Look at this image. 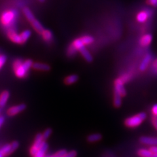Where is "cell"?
Here are the masks:
<instances>
[{
	"label": "cell",
	"instance_id": "1",
	"mask_svg": "<svg viewBox=\"0 0 157 157\" xmlns=\"http://www.w3.org/2000/svg\"><path fill=\"white\" fill-rule=\"evenodd\" d=\"M33 63L32 60L29 59L25 61L17 59L13 63V70L16 76L18 78H25L29 69L32 67Z\"/></svg>",
	"mask_w": 157,
	"mask_h": 157
},
{
	"label": "cell",
	"instance_id": "2",
	"mask_svg": "<svg viewBox=\"0 0 157 157\" xmlns=\"http://www.w3.org/2000/svg\"><path fill=\"white\" fill-rule=\"evenodd\" d=\"M147 118V115L144 112H141L140 113L128 117L124 121V124L127 127L136 128L141 124Z\"/></svg>",
	"mask_w": 157,
	"mask_h": 157
},
{
	"label": "cell",
	"instance_id": "3",
	"mask_svg": "<svg viewBox=\"0 0 157 157\" xmlns=\"http://www.w3.org/2000/svg\"><path fill=\"white\" fill-rule=\"evenodd\" d=\"M17 18V12L15 11H7L4 12L1 18V21L3 24V25L9 27L10 26L13 25V24L15 22V20Z\"/></svg>",
	"mask_w": 157,
	"mask_h": 157
},
{
	"label": "cell",
	"instance_id": "4",
	"mask_svg": "<svg viewBox=\"0 0 157 157\" xmlns=\"http://www.w3.org/2000/svg\"><path fill=\"white\" fill-rule=\"evenodd\" d=\"M19 147V143L17 141H13L11 144H7L3 146L0 150V153L4 156H7L13 153L14 151H15Z\"/></svg>",
	"mask_w": 157,
	"mask_h": 157
},
{
	"label": "cell",
	"instance_id": "5",
	"mask_svg": "<svg viewBox=\"0 0 157 157\" xmlns=\"http://www.w3.org/2000/svg\"><path fill=\"white\" fill-rule=\"evenodd\" d=\"M45 141L43 140V134H37L36 135V139L35 141H34V143L33 144V145L32 146L30 151V155L32 156H34L36 155V153H37V151L39 150V149L40 148L41 146L42 145L43 141Z\"/></svg>",
	"mask_w": 157,
	"mask_h": 157
},
{
	"label": "cell",
	"instance_id": "6",
	"mask_svg": "<svg viewBox=\"0 0 157 157\" xmlns=\"http://www.w3.org/2000/svg\"><path fill=\"white\" fill-rule=\"evenodd\" d=\"M124 82L122 81L121 78H117L115 81V91L123 97L126 95V92L124 86Z\"/></svg>",
	"mask_w": 157,
	"mask_h": 157
},
{
	"label": "cell",
	"instance_id": "7",
	"mask_svg": "<svg viewBox=\"0 0 157 157\" xmlns=\"http://www.w3.org/2000/svg\"><path fill=\"white\" fill-rule=\"evenodd\" d=\"M26 108V105L24 104H20V105H15V106H13L8 109L7 115L9 116H14V115L20 113L23 111L24 110H25Z\"/></svg>",
	"mask_w": 157,
	"mask_h": 157
},
{
	"label": "cell",
	"instance_id": "8",
	"mask_svg": "<svg viewBox=\"0 0 157 157\" xmlns=\"http://www.w3.org/2000/svg\"><path fill=\"white\" fill-rule=\"evenodd\" d=\"M7 36L10 39V40L12 41L13 43L22 44L21 36H20V34L17 33V32L14 29H9L7 32Z\"/></svg>",
	"mask_w": 157,
	"mask_h": 157
},
{
	"label": "cell",
	"instance_id": "9",
	"mask_svg": "<svg viewBox=\"0 0 157 157\" xmlns=\"http://www.w3.org/2000/svg\"><path fill=\"white\" fill-rule=\"evenodd\" d=\"M140 141L141 144H143L144 145L157 146V137L144 136L141 137L140 139Z\"/></svg>",
	"mask_w": 157,
	"mask_h": 157
},
{
	"label": "cell",
	"instance_id": "10",
	"mask_svg": "<svg viewBox=\"0 0 157 157\" xmlns=\"http://www.w3.org/2000/svg\"><path fill=\"white\" fill-rule=\"evenodd\" d=\"M151 58H152V56H151V54H147L140 66V71H144L146 70L147 67H148L149 64L151 61Z\"/></svg>",
	"mask_w": 157,
	"mask_h": 157
},
{
	"label": "cell",
	"instance_id": "11",
	"mask_svg": "<svg viewBox=\"0 0 157 157\" xmlns=\"http://www.w3.org/2000/svg\"><path fill=\"white\" fill-rule=\"evenodd\" d=\"M48 144L46 143V142L44 141L42 145L41 146L40 148L39 149V150L37 151V153H36L35 155L33 156V157H45L46 152L48 149Z\"/></svg>",
	"mask_w": 157,
	"mask_h": 157
},
{
	"label": "cell",
	"instance_id": "12",
	"mask_svg": "<svg viewBox=\"0 0 157 157\" xmlns=\"http://www.w3.org/2000/svg\"><path fill=\"white\" fill-rule=\"evenodd\" d=\"M32 67L34 69V70H39V71H47L51 70V67L50 66H48L47 64H45V63H39V62H36L33 63Z\"/></svg>",
	"mask_w": 157,
	"mask_h": 157
},
{
	"label": "cell",
	"instance_id": "13",
	"mask_svg": "<svg viewBox=\"0 0 157 157\" xmlns=\"http://www.w3.org/2000/svg\"><path fill=\"white\" fill-rule=\"evenodd\" d=\"M152 39H153V37H152L151 34H145L140 39V43L141 46L147 47L150 45Z\"/></svg>",
	"mask_w": 157,
	"mask_h": 157
},
{
	"label": "cell",
	"instance_id": "14",
	"mask_svg": "<svg viewBox=\"0 0 157 157\" xmlns=\"http://www.w3.org/2000/svg\"><path fill=\"white\" fill-rule=\"evenodd\" d=\"M78 51L81 52L83 58H84L88 62H91L92 61L93 58L92 55H90V53L87 51V49L85 47V46L81 47Z\"/></svg>",
	"mask_w": 157,
	"mask_h": 157
},
{
	"label": "cell",
	"instance_id": "15",
	"mask_svg": "<svg viewBox=\"0 0 157 157\" xmlns=\"http://www.w3.org/2000/svg\"><path fill=\"white\" fill-rule=\"evenodd\" d=\"M10 94L7 90L3 91L1 94H0V107H3L6 104L8 101Z\"/></svg>",
	"mask_w": 157,
	"mask_h": 157
},
{
	"label": "cell",
	"instance_id": "16",
	"mask_svg": "<svg viewBox=\"0 0 157 157\" xmlns=\"http://www.w3.org/2000/svg\"><path fill=\"white\" fill-rule=\"evenodd\" d=\"M102 136L100 134L95 133L88 136L87 137V141L90 143H94V142L99 141L101 140Z\"/></svg>",
	"mask_w": 157,
	"mask_h": 157
},
{
	"label": "cell",
	"instance_id": "17",
	"mask_svg": "<svg viewBox=\"0 0 157 157\" xmlns=\"http://www.w3.org/2000/svg\"><path fill=\"white\" fill-rule=\"evenodd\" d=\"M23 13L24 14V15H25L26 18L28 20V21L30 22V23L36 20V18H35V17H34L33 14L32 13L30 9H29V8H28V7L24 8Z\"/></svg>",
	"mask_w": 157,
	"mask_h": 157
},
{
	"label": "cell",
	"instance_id": "18",
	"mask_svg": "<svg viewBox=\"0 0 157 157\" xmlns=\"http://www.w3.org/2000/svg\"><path fill=\"white\" fill-rule=\"evenodd\" d=\"M31 24H32L33 28H34V29H35V30L37 32H38L39 33H41L44 29H44L43 26L41 25V24L39 22L37 19H36L35 21L31 22Z\"/></svg>",
	"mask_w": 157,
	"mask_h": 157
},
{
	"label": "cell",
	"instance_id": "19",
	"mask_svg": "<svg viewBox=\"0 0 157 157\" xmlns=\"http://www.w3.org/2000/svg\"><path fill=\"white\" fill-rule=\"evenodd\" d=\"M153 154L150 149H140L137 151V155L140 157H152Z\"/></svg>",
	"mask_w": 157,
	"mask_h": 157
},
{
	"label": "cell",
	"instance_id": "20",
	"mask_svg": "<svg viewBox=\"0 0 157 157\" xmlns=\"http://www.w3.org/2000/svg\"><path fill=\"white\" fill-rule=\"evenodd\" d=\"M78 79V77L77 75H69L67 77H66L64 82L66 85H72V84H74L75 82H76Z\"/></svg>",
	"mask_w": 157,
	"mask_h": 157
},
{
	"label": "cell",
	"instance_id": "21",
	"mask_svg": "<svg viewBox=\"0 0 157 157\" xmlns=\"http://www.w3.org/2000/svg\"><path fill=\"white\" fill-rule=\"evenodd\" d=\"M43 39L47 42H50L52 39V32L48 30V29H44L43 32L41 33Z\"/></svg>",
	"mask_w": 157,
	"mask_h": 157
},
{
	"label": "cell",
	"instance_id": "22",
	"mask_svg": "<svg viewBox=\"0 0 157 157\" xmlns=\"http://www.w3.org/2000/svg\"><path fill=\"white\" fill-rule=\"evenodd\" d=\"M122 96L117 93V92L114 91V98H113V104L115 107H119L122 104Z\"/></svg>",
	"mask_w": 157,
	"mask_h": 157
},
{
	"label": "cell",
	"instance_id": "23",
	"mask_svg": "<svg viewBox=\"0 0 157 157\" xmlns=\"http://www.w3.org/2000/svg\"><path fill=\"white\" fill-rule=\"evenodd\" d=\"M148 18V14L145 11H141L137 14V20L139 22H144Z\"/></svg>",
	"mask_w": 157,
	"mask_h": 157
},
{
	"label": "cell",
	"instance_id": "24",
	"mask_svg": "<svg viewBox=\"0 0 157 157\" xmlns=\"http://www.w3.org/2000/svg\"><path fill=\"white\" fill-rule=\"evenodd\" d=\"M20 36H21L22 43L23 44L25 42H26L28 39L29 38V37H30L31 32L29 30H24V32H22L21 34H20Z\"/></svg>",
	"mask_w": 157,
	"mask_h": 157
},
{
	"label": "cell",
	"instance_id": "25",
	"mask_svg": "<svg viewBox=\"0 0 157 157\" xmlns=\"http://www.w3.org/2000/svg\"><path fill=\"white\" fill-rule=\"evenodd\" d=\"M81 38L82 41L83 43H84L85 45H89V44L92 43L93 42H94V38L90 36H83Z\"/></svg>",
	"mask_w": 157,
	"mask_h": 157
},
{
	"label": "cell",
	"instance_id": "26",
	"mask_svg": "<svg viewBox=\"0 0 157 157\" xmlns=\"http://www.w3.org/2000/svg\"><path fill=\"white\" fill-rule=\"evenodd\" d=\"M52 132V130L51 128H47V129H46L45 131L44 132L43 134V140H45V141L47 140L49 137V136L51 135Z\"/></svg>",
	"mask_w": 157,
	"mask_h": 157
},
{
	"label": "cell",
	"instance_id": "27",
	"mask_svg": "<svg viewBox=\"0 0 157 157\" xmlns=\"http://www.w3.org/2000/svg\"><path fill=\"white\" fill-rule=\"evenodd\" d=\"M7 60V57L5 55H0V70L4 66L5 63H6Z\"/></svg>",
	"mask_w": 157,
	"mask_h": 157
},
{
	"label": "cell",
	"instance_id": "28",
	"mask_svg": "<svg viewBox=\"0 0 157 157\" xmlns=\"http://www.w3.org/2000/svg\"><path fill=\"white\" fill-rule=\"evenodd\" d=\"M77 155V152L75 151H71L63 157H76Z\"/></svg>",
	"mask_w": 157,
	"mask_h": 157
},
{
	"label": "cell",
	"instance_id": "29",
	"mask_svg": "<svg viewBox=\"0 0 157 157\" xmlns=\"http://www.w3.org/2000/svg\"><path fill=\"white\" fill-rule=\"evenodd\" d=\"M152 113H153L154 117H157V104H155L152 107Z\"/></svg>",
	"mask_w": 157,
	"mask_h": 157
},
{
	"label": "cell",
	"instance_id": "30",
	"mask_svg": "<svg viewBox=\"0 0 157 157\" xmlns=\"http://www.w3.org/2000/svg\"><path fill=\"white\" fill-rule=\"evenodd\" d=\"M147 2L152 6L157 7V0H147Z\"/></svg>",
	"mask_w": 157,
	"mask_h": 157
},
{
	"label": "cell",
	"instance_id": "31",
	"mask_svg": "<svg viewBox=\"0 0 157 157\" xmlns=\"http://www.w3.org/2000/svg\"><path fill=\"white\" fill-rule=\"evenodd\" d=\"M152 123H153L155 128L157 130V117H156L153 116V119H152Z\"/></svg>",
	"mask_w": 157,
	"mask_h": 157
},
{
	"label": "cell",
	"instance_id": "32",
	"mask_svg": "<svg viewBox=\"0 0 157 157\" xmlns=\"http://www.w3.org/2000/svg\"><path fill=\"white\" fill-rule=\"evenodd\" d=\"M149 149L153 154H157V146H152L150 147Z\"/></svg>",
	"mask_w": 157,
	"mask_h": 157
},
{
	"label": "cell",
	"instance_id": "33",
	"mask_svg": "<svg viewBox=\"0 0 157 157\" xmlns=\"http://www.w3.org/2000/svg\"><path fill=\"white\" fill-rule=\"evenodd\" d=\"M121 78L122 80V81L125 82H126L127 81H128L130 79V76L128 75H124L122 76V77H121Z\"/></svg>",
	"mask_w": 157,
	"mask_h": 157
},
{
	"label": "cell",
	"instance_id": "34",
	"mask_svg": "<svg viewBox=\"0 0 157 157\" xmlns=\"http://www.w3.org/2000/svg\"><path fill=\"white\" fill-rule=\"evenodd\" d=\"M4 121H5L4 117H0V128L2 127V126L4 123Z\"/></svg>",
	"mask_w": 157,
	"mask_h": 157
},
{
	"label": "cell",
	"instance_id": "35",
	"mask_svg": "<svg viewBox=\"0 0 157 157\" xmlns=\"http://www.w3.org/2000/svg\"><path fill=\"white\" fill-rule=\"evenodd\" d=\"M153 68H154V69L157 68V59H156V60H155L154 61V62H153Z\"/></svg>",
	"mask_w": 157,
	"mask_h": 157
},
{
	"label": "cell",
	"instance_id": "36",
	"mask_svg": "<svg viewBox=\"0 0 157 157\" xmlns=\"http://www.w3.org/2000/svg\"><path fill=\"white\" fill-rule=\"evenodd\" d=\"M152 157H157V154H153Z\"/></svg>",
	"mask_w": 157,
	"mask_h": 157
},
{
	"label": "cell",
	"instance_id": "37",
	"mask_svg": "<svg viewBox=\"0 0 157 157\" xmlns=\"http://www.w3.org/2000/svg\"><path fill=\"white\" fill-rule=\"evenodd\" d=\"M39 1L40 2H45V0H39Z\"/></svg>",
	"mask_w": 157,
	"mask_h": 157
},
{
	"label": "cell",
	"instance_id": "38",
	"mask_svg": "<svg viewBox=\"0 0 157 157\" xmlns=\"http://www.w3.org/2000/svg\"><path fill=\"white\" fill-rule=\"evenodd\" d=\"M3 156L1 154V153H0V157H3Z\"/></svg>",
	"mask_w": 157,
	"mask_h": 157
}]
</instances>
